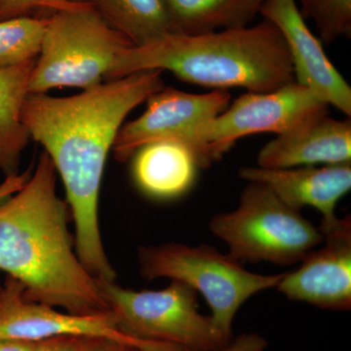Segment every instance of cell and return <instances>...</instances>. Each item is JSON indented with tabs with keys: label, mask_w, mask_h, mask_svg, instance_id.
Masks as SVG:
<instances>
[{
	"label": "cell",
	"mask_w": 351,
	"mask_h": 351,
	"mask_svg": "<svg viewBox=\"0 0 351 351\" xmlns=\"http://www.w3.org/2000/svg\"><path fill=\"white\" fill-rule=\"evenodd\" d=\"M162 71H136L66 98L29 94L23 122L43 145L66 191L75 251L99 281L113 282L99 225V196L108 154L129 112L164 88Z\"/></svg>",
	"instance_id": "cell-1"
},
{
	"label": "cell",
	"mask_w": 351,
	"mask_h": 351,
	"mask_svg": "<svg viewBox=\"0 0 351 351\" xmlns=\"http://www.w3.org/2000/svg\"><path fill=\"white\" fill-rule=\"evenodd\" d=\"M56 174L44 152L27 184L0 204V270L23 284L29 301L75 314L110 311L76 254Z\"/></svg>",
	"instance_id": "cell-2"
},
{
	"label": "cell",
	"mask_w": 351,
	"mask_h": 351,
	"mask_svg": "<svg viewBox=\"0 0 351 351\" xmlns=\"http://www.w3.org/2000/svg\"><path fill=\"white\" fill-rule=\"evenodd\" d=\"M170 71L182 82L228 90L267 93L294 82L292 58L282 34L265 20L200 34L169 32L122 51L106 78L136 71Z\"/></svg>",
	"instance_id": "cell-3"
},
{
	"label": "cell",
	"mask_w": 351,
	"mask_h": 351,
	"mask_svg": "<svg viewBox=\"0 0 351 351\" xmlns=\"http://www.w3.org/2000/svg\"><path fill=\"white\" fill-rule=\"evenodd\" d=\"M140 274L145 280L168 278L200 293L211 308L215 326L232 341V324L240 307L258 293L276 288L281 274H258L209 245L166 243L138 249Z\"/></svg>",
	"instance_id": "cell-4"
},
{
	"label": "cell",
	"mask_w": 351,
	"mask_h": 351,
	"mask_svg": "<svg viewBox=\"0 0 351 351\" xmlns=\"http://www.w3.org/2000/svg\"><path fill=\"white\" fill-rule=\"evenodd\" d=\"M209 230L228 245V255L239 262L294 265L323 241L319 228L301 211L258 182H248L239 206L214 216Z\"/></svg>",
	"instance_id": "cell-5"
},
{
	"label": "cell",
	"mask_w": 351,
	"mask_h": 351,
	"mask_svg": "<svg viewBox=\"0 0 351 351\" xmlns=\"http://www.w3.org/2000/svg\"><path fill=\"white\" fill-rule=\"evenodd\" d=\"M131 46L88 3L57 11L48 18L29 93L63 87L86 90L101 84L114 60Z\"/></svg>",
	"instance_id": "cell-6"
},
{
	"label": "cell",
	"mask_w": 351,
	"mask_h": 351,
	"mask_svg": "<svg viewBox=\"0 0 351 351\" xmlns=\"http://www.w3.org/2000/svg\"><path fill=\"white\" fill-rule=\"evenodd\" d=\"M99 288L124 334L138 341L170 343L186 351H221L228 341L211 316L197 308V293L171 280L156 291H135L115 281H99Z\"/></svg>",
	"instance_id": "cell-7"
},
{
	"label": "cell",
	"mask_w": 351,
	"mask_h": 351,
	"mask_svg": "<svg viewBox=\"0 0 351 351\" xmlns=\"http://www.w3.org/2000/svg\"><path fill=\"white\" fill-rule=\"evenodd\" d=\"M317 95L297 82L267 93L248 92L198 129L189 143L199 168L218 161L240 138L283 133L317 113L329 112Z\"/></svg>",
	"instance_id": "cell-8"
},
{
	"label": "cell",
	"mask_w": 351,
	"mask_h": 351,
	"mask_svg": "<svg viewBox=\"0 0 351 351\" xmlns=\"http://www.w3.org/2000/svg\"><path fill=\"white\" fill-rule=\"evenodd\" d=\"M63 336L112 339L138 351H186L170 343L130 338L120 330L112 311L91 314L61 313L47 304L29 301L23 284L7 277L0 297V341H39Z\"/></svg>",
	"instance_id": "cell-9"
},
{
	"label": "cell",
	"mask_w": 351,
	"mask_h": 351,
	"mask_svg": "<svg viewBox=\"0 0 351 351\" xmlns=\"http://www.w3.org/2000/svg\"><path fill=\"white\" fill-rule=\"evenodd\" d=\"M228 90L191 94L164 87L147 100V108L138 119L127 122L117 133L113 156L128 160L143 145L161 140H174L186 145L196 131L230 106Z\"/></svg>",
	"instance_id": "cell-10"
},
{
	"label": "cell",
	"mask_w": 351,
	"mask_h": 351,
	"mask_svg": "<svg viewBox=\"0 0 351 351\" xmlns=\"http://www.w3.org/2000/svg\"><path fill=\"white\" fill-rule=\"evenodd\" d=\"M322 247L304 256L299 269L283 274L277 291L288 300L328 311L351 308V218L320 226Z\"/></svg>",
	"instance_id": "cell-11"
},
{
	"label": "cell",
	"mask_w": 351,
	"mask_h": 351,
	"mask_svg": "<svg viewBox=\"0 0 351 351\" xmlns=\"http://www.w3.org/2000/svg\"><path fill=\"white\" fill-rule=\"evenodd\" d=\"M258 13L276 25L285 39L295 82L308 88L328 106L350 117L351 88L307 27L295 0H263Z\"/></svg>",
	"instance_id": "cell-12"
},
{
	"label": "cell",
	"mask_w": 351,
	"mask_h": 351,
	"mask_svg": "<svg viewBox=\"0 0 351 351\" xmlns=\"http://www.w3.org/2000/svg\"><path fill=\"white\" fill-rule=\"evenodd\" d=\"M351 163V122L317 113L263 145L258 166L272 169Z\"/></svg>",
	"instance_id": "cell-13"
},
{
	"label": "cell",
	"mask_w": 351,
	"mask_h": 351,
	"mask_svg": "<svg viewBox=\"0 0 351 351\" xmlns=\"http://www.w3.org/2000/svg\"><path fill=\"white\" fill-rule=\"evenodd\" d=\"M239 177L269 189L289 207L301 211L309 206L322 215L320 226L338 219L337 203L351 189V163L272 169L244 167Z\"/></svg>",
	"instance_id": "cell-14"
},
{
	"label": "cell",
	"mask_w": 351,
	"mask_h": 351,
	"mask_svg": "<svg viewBox=\"0 0 351 351\" xmlns=\"http://www.w3.org/2000/svg\"><path fill=\"white\" fill-rule=\"evenodd\" d=\"M138 188L156 199H173L189 191L195 181L197 160L188 145L161 140L143 145L133 156Z\"/></svg>",
	"instance_id": "cell-15"
},
{
	"label": "cell",
	"mask_w": 351,
	"mask_h": 351,
	"mask_svg": "<svg viewBox=\"0 0 351 351\" xmlns=\"http://www.w3.org/2000/svg\"><path fill=\"white\" fill-rule=\"evenodd\" d=\"M36 63L0 69V170L6 177L19 173L21 156L31 138L22 115Z\"/></svg>",
	"instance_id": "cell-16"
},
{
	"label": "cell",
	"mask_w": 351,
	"mask_h": 351,
	"mask_svg": "<svg viewBox=\"0 0 351 351\" xmlns=\"http://www.w3.org/2000/svg\"><path fill=\"white\" fill-rule=\"evenodd\" d=\"M134 46L173 32L164 0H83Z\"/></svg>",
	"instance_id": "cell-17"
},
{
	"label": "cell",
	"mask_w": 351,
	"mask_h": 351,
	"mask_svg": "<svg viewBox=\"0 0 351 351\" xmlns=\"http://www.w3.org/2000/svg\"><path fill=\"white\" fill-rule=\"evenodd\" d=\"M47 24L27 16L0 21V69L38 60Z\"/></svg>",
	"instance_id": "cell-18"
},
{
	"label": "cell",
	"mask_w": 351,
	"mask_h": 351,
	"mask_svg": "<svg viewBox=\"0 0 351 351\" xmlns=\"http://www.w3.org/2000/svg\"><path fill=\"white\" fill-rule=\"evenodd\" d=\"M173 32L200 34L226 29L233 0H164Z\"/></svg>",
	"instance_id": "cell-19"
},
{
	"label": "cell",
	"mask_w": 351,
	"mask_h": 351,
	"mask_svg": "<svg viewBox=\"0 0 351 351\" xmlns=\"http://www.w3.org/2000/svg\"><path fill=\"white\" fill-rule=\"evenodd\" d=\"M304 19L313 20L326 44L350 38L351 0H301Z\"/></svg>",
	"instance_id": "cell-20"
},
{
	"label": "cell",
	"mask_w": 351,
	"mask_h": 351,
	"mask_svg": "<svg viewBox=\"0 0 351 351\" xmlns=\"http://www.w3.org/2000/svg\"><path fill=\"white\" fill-rule=\"evenodd\" d=\"M86 3H73L66 0H0V21L22 17L36 9L61 11L75 9Z\"/></svg>",
	"instance_id": "cell-21"
},
{
	"label": "cell",
	"mask_w": 351,
	"mask_h": 351,
	"mask_svg": "<svg viewBox=\"0 0 351 351\" xmlns=\"http://www.w3.org/2000/svg\"><path fill=\"white\" fill-rule=\"evenodd\" d=\"M96 339L92 337L63 336L41 341L38 351H87Z\"/></svg>",
	"instance_id": "cell-22"
},
{
	"label": "cell",
	"mask_w": 351,
	"mask_h": 351,
	"mask_svg": "<svg viewBox=\"0 0 351 351\" xmlns=\"http://www.w3.org/2000/svg\"><path fill=\"white\" fill-rule=\"evenodd\" d=\"M263 0H233L228 27L247 25L258 13Z\"/></svg>",
	"instance_id": "cell-23"
},
{
	"label": "cell",
	"mask_w": 351,
	"mask_h": 351,
	"mask_svg": "<svg viewBox=\"0 0 351 351\" xmlns=\"http://www.w3.org/2000/svg\"><path fill=\"white\" fill-rule=\"evenodd\" d=\"M269 343L257 332L242 334L232 339V341L221 351H265Z\"/></svg>",
	"instance_id": "cell-24"
},
{
	"label": "cell",
	"mask_w": 351,
	"mask_h": 351,
	"mask_svg": "<svg viewBox=\"0 0 351 351\" xmlns=\"http://www.w3.org/2000/svg\"><path fill=\"white\" fill-rule=\"evenodd\" d=\"M34 165L29 166L24 173L8 176L2 184H0V204L10 198L27 184L32 177Z\"/></svg>",
	"instance_id": "cell-25"
},
{
	"label": "cell",
	"mask_w": 351,
	"mask_h": 351,
	"mask_svg": "<svg viewBox=\"0 0 351 351\" xmlns=\"http://www.w3.org/2000/svg\"><path fill=\"white\" fill-rule=\"evenodd\" d=\"M41 341H23V339H1L0 351H38Z\"/></svg>",
	"instance_id": "cell-26"
},
{
	"label": "cell",
	"mask_w": 351,
	"mask_h": 351,
	"mask_svg": "<svg viewBox=\"0 0 351 351\" xmlns=\"http://www.w3.org/2000/svg\"><path fill=\"white\" fill-rule=\"evenodd\" d=\"M87 351H138L133 346L108 339H96Z\"/></svg>",
	"instance_id": "cell-27"
},
{
	"label": "cell",
	"mask_w": 351,
	"mask_h": 351,
	"mask_svg": "<svg viewBox=\"0 0 351 351\" xmlns=\"http://www.w3.org/2000/svg\"><path fill=\"white\" fill-rule=\"evenodd\" d=\"M66 1L73 2V3H84L83 0H66Z\"/></svg>",
	"instance_id": "cell-28"
},
{
	"label": "cell",
	"mask_w": 351,
	"mask_h": 351,
	"mask_svg": "<svg viewBox=\"0 0 351 351\" xmlns=\"http://www.w3.org/2000/svg\"><path fill=\"white\" fill-rule=\"evenodd\" d=\"M2 291H3V284L0 281V297H1Z\"/></svg>",
	"instance_id": "cell-29"
}]
</instances>
